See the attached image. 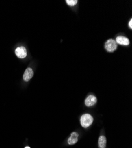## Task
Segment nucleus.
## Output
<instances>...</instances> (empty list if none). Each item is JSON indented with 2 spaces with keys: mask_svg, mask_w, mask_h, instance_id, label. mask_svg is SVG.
Masks as SVG:
<instances>
[{
  "mask_svg": "<svg viewBox=\"0 0 132 148\" xmlns=\"http://www.w3.org/2000/svg\"><path fill=\"white\" fill-rule=\"evenodd\" d=\"M66 3L68 5L73 7L77 4L78 1L77 0H66Z\"/></svg>",
  "mask_w": 132,
  "mask_h": 148,
  "instance_id": "obj_9",
  "label": "nucleus"
},
{
  "mask_svg": "<svg viewBox=\"0 0 132 148\" xmlns=\"http://www.w3.org/2000/svg\"><path fill=\"white\" fill-rule=\"evenodd\" d=\"M129 26L130 28V29H132V19H130V20L129 22Z\"/></svg>",
  "mask_w": 132,
  "mask_h": 148,
  "instance_id": "obj_10",
  "label": "nucleus"
},
{
  "mask_svg": "<svg viewBox=\"0 0 132 148\" xmlns=\"http://www.w3.org/2000/svg\"><path fill=\"white\" fill-rule=\"evenodd\" d=\"M117 47V44L113 39L108 40L105 43V49L109 52H113L116 50Z\"/></svg>",
  "mask_w": 132,
  "mask_h": 148,
  "instance_id": "obj_2",
  "label": "nucleus"
},
{
  "mask_svg": "<svg viewBox=\"0 0 132 148\" xmlns=\"http://www.w3.org/2000/svg\"><path fill=\"white\" fill-rule=\"evenodd\" d=\"M116 42L117 44L124 46H128L130 43L129 39L123 36H118L116 39Z\"/></svg>",
  "mask_w": 132,
  "mask_h": 148,
  "instance_id": "obj_5",
  "label": "nucleus"
},
{
  "mask_svg": "<svg viewBox=\"0 0 132 148\" xmlns=\"http://www.w3.org/2000/svg\"><path fill=\"white\" fill-rule=\"evenodd\" d=\"M15 53L16 56L20 58L23 59L26 57L27 56V51L26 49L24 46H20L18 47L15 51Z\"/></svg>",
  "mask_w": 132,
  "mask_h": 148,
  "instance_id": "obj_3",
  "label": "nucleus"
},
{
  "mask_svg": "<svg viewBox=\"0 0 132 148\" xmlns=\"http://www.w3.org/2000/svg\"><path fill=\"white\" fill-rule=\"evenodd\" d=\"M25 148H30V147H29V146H26Z\"/></svg>",
  "mask_w": 132,
  "mask_h": 148,
  "instance_id": "obj_11",
  "label": "nucleus"
},
{
  "mask_svg": "<svg viewBox=\"0 0 132 148\" xmlns=\"http://www.w3.org/2000/svg\"><path fill=\"white\" fill-rule=\"evenodd\" d=\"M33 71L31 68H27L23 74V79L26 82L29 81L33 76Z\"/></svg>",
  "mask_w": 132,
  "mask_h": 148,
  "instance_id": "obj_6",
  "label": "nucleus"
},
{
  "mask_svg": "<svg viewBox=\"0 0 132 148\" xmlns=\"http://www.w3.org/2000/svg\"><path fill=\"white\" fill-rule=\"evenodd\" d=\"M107 143V139L104 136H100L98 139V147L99 148H105Z\"/></svg>",
  "mask_w": 132,
  "mask_h": 148,
  "instance_id": "obj_8",
  "label": "nucleus"
},
{
  "mask_svg": "<svg viewBox=\"0 0 132 148\" xmlns=\"http://www.w3.org/2000/svg\"><path fill=\"white\" fill-rule=\"evenodd\" d=\"M78 136H79V134L77 132H74L70 134V138H69V139L68 140V143L70 145L75 144L78 140Z\"/></svg>",
  "mask_w": 132,
  "mask_h": 148,
  "instance_id": "obj_7",
  "label": "nucleus"
},
{
  "mask_svg": "<svg viewBox=\"0 0 132 148\" xmlns=\"http://www.w3.org/2000/svg\"><path fill=\"white\" fill-rule=\"evenodd\" d=\"M94 119L91 115L90 114H83L80 119V123L81 126L87 128L90 126L93 123Z\"/></svg>",
  "mask_w": 132,
  "mask_h": 148,
  "instance_id": "obj_1",
  "label": "nucleus"
},
{
  "mask_svg": "<svg viewBox=\"0 0 132 148\" xmlns=\"http://www.w3.org/2000/svg\"><path fill=\"white\" fill-rule=\"evenodd\" d=\"M97 99L95 96L91 95H89L85 100V104L87 107H91L97 103Z\"/></svg>",
  "mask_w": 132,
  "mask_h": 148,
  "instance_id": "obj_4",
  "label": "nucleus"
}]
</instances>
